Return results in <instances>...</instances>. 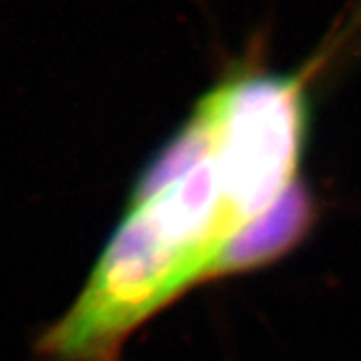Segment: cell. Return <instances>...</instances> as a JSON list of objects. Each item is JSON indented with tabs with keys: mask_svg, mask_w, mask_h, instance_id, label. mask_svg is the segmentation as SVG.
Instances as JSON below:
<instances>
[{
	"mask_svg": "<svg viewBox=\"0 0 361 361\" xmlns=\"http://www.w3.org/2000/svg\"><path fill=\"white\" fill-rule=\"evenodd\" d=\"M266 212L228 168L198 102L135 180L87 283L42 331L35 355L39 361H120L131 333L202 286L226 242Z\"/></svg>",
	"mask_w": 361,
	"mask_h": 361,
	"instance_id": "1",
	"label": "cell"
},
{
	"mask_svg": "<svg viewBox=\"0 0 361 361\" xmlns=\"http://www.w3.org/2000/svg\"><path fill=\"white\" fill-rule=\"evenodd\" d=\"M316 200L302 180L272 207L248 222L214 259L207 281L262 270L292 252L316 224Z\"/></svg>",
	"mask_w": 361,
	"mask_h": 361,
	"instance_id": "2",
	"label": "cell"
}]
</instances>
